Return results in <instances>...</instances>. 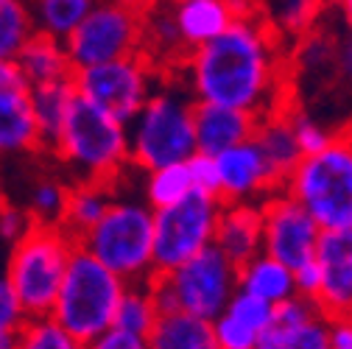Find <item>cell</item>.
Segmentation results:
<instances>
[{
  "instance_id": "obj_29",
  "label": "cell",
  "mask_w": 352,
  "mask_h": 349,
  "mask_svg": "<svg viewBox=\"0 0 352 349\" xmlns=\"http://www.w3.org/2000/svg\"><path fill=\"white\" fill-rule=\"evenodd\" d=\"M157 316H160V311L154 304V296H151L148 285L146 282L126 285L118 308H115L112 327H120L126 333H138V335H148L154 322H157Z\"/></svg>"
},
{
  "instance_id": "obj_41",
  "label": "cell",
  "mask_w": 352,
  "mask_h": 349,
  "mask_svg": "<svg viewBox=\"0 0 352 349\" xmlns=\"http://www.w3.org/2000/svg\"><path fill=\"white\" fill-rule=\"evenodd\" d=\"M17 87H28L17 62L14 59H0V90H17Z\"/></svg>"
},
{
  "instance_id": "obj_43",
  "label": "cell",
  "mask_w": 352,
  "mask_h": 349,
  "mask_svg": "<svg viewBox=\"0 0 352 349\" xmlns=\"http://www.w3.org/2000/svg\"><path fill=\"white\" fill-rule=\"evenodd\" d=\"M0 349H14V333H0Z\"/></svg>"
},
{
  "instance_id": "obj_24",
  "label": "cell",
  "mask_w": 352,
  "mask_h": 349,
  "mask_svg": "<svg viewBox=\"0 0 352 349\" xmlns=\"http://www.w3.org/2000/svg\"><path fill=\"white\" fill-rule=\"evenodd\" d=\"M252 140L257 143V148L263 151V157L269 159V165L277 170L280 179L288 177L291 168L302 157L299 148H296L294 132H291V106H283V109L260 115L257 123H254Z\"/></svg>"
},
{
  "instance_id": "obj_21",
  "label": "cell",
  "mask_w": 352,
  "mask_h": 349,
  "mask_svg": "<svg viewBox=\"0 0 352 349\" xmlns=\"http://www.w3.org/2000/svg\"><path fill=\"white\" fill-rule=\"evenodd\" d=\"M140 54L148 56L157 67H179L182 59L188 56L179 31H176V20L168 3L154 0L143 9V42H140Z\"/></svg>"
},
{
  "instance_id": "obj_5",
  "label": "cell",
  "mask_w": 352,
  "mask_h": 349,
  "mask_svg": "<svg viewBox=\"0 0 352 349\" xmlns=\"http://www.w3.org/2000/svg\"><path fill=\"white\" fill-rule=\"evenodd\" d=\"M123 288L118 274L76 243L48 316L87 344L112 327Z\"/></svg>"
},
{
  "instance_id": "obj_26",
  "label": "cell",
  "mask_w": 352,
  "mask_h": 349,
  "mask_svg": "<svg viewBox=\"0 0 352 349\" xmlns=\"http://www.w3.org/2000/svg\"><path fill=\"white\" fill-rule=\"evenodd\" d=\"M115 199V188L98 185V182H73L67 188V201L59 227L78 243L84 232H90L96 221L104 215L109 201Z\"/></svg>"
},
{
  "instance_id": "obj_23",
  "label": "cell",
  "mask_w": 352,
  "mask_h": 349,
  "mask_svg": "<svg viewBox=\"0 0 352 349\" xmlns=\"http://www.w3.org/2000/svg\"><path fill=\"white\" fill-rule=\"evenodd\" d=\"M28 101H31V112L42 137V151H48L56 140V135L62 132V126L70 115V106L76 101V90H73V78H56V81H45V84H31L28 87Z\"/></svg>"
},
{
  "instance_id": "obj_14",
  "label": "cell",
  "mask_w": 352,
  "mask_h": 349,
  "mask_svg": "<svg viewBox=\"0 0 352 349\" xmlns=\"http://www.w3.org/2000/svg\"><path fill=\"white\" fill-rule=\"evenodd\" d=\"M314 260L319 266L316 308L327 316H349L352 308V229H322Z\"/></svg>"
},
{
  "instance_id": "obj_18",
  "label": "cell",
  "mask_w": 352,
  "mask_h": 349,
  "mask_svg": "<svg viewBox=\"0 0 352 349\" xmlns=\"http://www.w3.org/2000/svg\"><path fill=\"white\" fill-rule=\"evenodd\" d=\"M42 137L31 112L28 87L0 90V157L39 154Z\"/></svg>"
},
{
  "instance_id": "obj_37",
  "label": "cell",
  "mask_w": 352,
  "mask_h": 349,
  "mask_svg": "<svg viewBox=\"0 0 352 349\" xmlns=\"http://www.w3.org/2000/svg\"><path fill=\"white\" fill-rule=\"evenodd\" d=\"M25 322V313L20 308V302L6 282V277L0 274V333H17Z\"/></svg>"
},
{
  "instance_id": "obj_32",
  "label": "cell",
  "mask_w": 352,
  "mask_h": 349,
  "mask_svg": "<svg viewBox=\"0 0 352 349\" xmlns=\"http://www.w3.org/2000/svg\"><path fill=\"white\" fill-rule=\"evenodd\" d=\"M31 34L34 17L28 0H0V59H14Z\"/></svg>"
},
{
  "instance_id": "obj_42",
  "label": "cell",
  "mask_w": 352,
  "mask_h": 349,
  "mask_svg": "<svg viewBox=\"0 0 352 349\" xmlns=\"http://www.w3.org/2000/svg\"><path fill=\"white\" fill-rule=\"evenodd\" d=\"M227 6L232 12V20H252L257 14V0H227Z\"/></svg>"
},
{
  "instance_id": "obj_38",
  "label": "cell",
  "mask_w": 352,
  "mask_h": 349,
  "mask_svg": "<svg viewBox=\"0 0 352 349\" xmlns=\"http://www.w3.org/2000/svg\"><path fill=\"white\" fill-rule=\"evenodd\" d=\"M87 349H148L146 335L138 333H126L120 327H109L93 341H87Z\"/></svg>"
},
{
  "instance_id": "obj_36",
  "label": "cell",
  "mask_w": 352,
  "mask_h": 349,
  "mask_svg": "<svg viewBox=\"0 0 352 349\" xmlns=\"http://www.w3.org/2000/svg\"><path fill=\"white\" fill-rule=\"evenodd\" d=\"M34 227V218L17 201H0V240L6 246L17 243Z\"/></svg>"
},
{
  "instance_id": "obj_3",
  "label": "cell",
  "mask_w": 352,
  "mask_h": 349,
  "mask_svg": "<svg viewBox=\"0 0 352 349\" xmlns=\"http://www.w3.org/2000/svg\"><path fill=\"white\" fill-rule=\"evenodd\" d=\"M280 188L311 212L322 229H352V146L346 128L327 148L299 157Z\"/></svg>"
},
{
  "instance_id": "obj_9",
  "label": "cell",
  "mask_w": 352,
  "mask_h": 349,
  "mask_svg": "<svg viewBox=\"0 0 352 349\" xmlns=\"http://www.w3.org/2000/svg\"><path fill=\"white\" fill-rule=\"evenodd\" d=\"M70 78L78 98L104 109L120 123H129L160 87V67L143 54H131L101 65L78 67Z\"/></svg>"
},
{
  "instance_id": "obj_15",
  "label": "cell",
  "mask_w": 352,
  "mask_h": 349,
  "mask_svg": "<svg viewBox=\"0 0 352 349\" xmlns=\"http://www.w3.org/2000/svg\"><path fill=\"white\" fill-rule=\"evenodd\" d=\"M272 311L274 304L235 288L224 311L210 322L218 349H257V338L269 327Z\"/></svg>"
},
{
  "instance_id": "obj_35",
  "label": "cell",
  "mask_w": 352,
  "mask_h": 349,
  "mask_svg": "<svg viewBox=\"0 0 352 349\" xmlns=\"http://www.w3.org/2000/svg\"><path fill=\"white\" fill-rule=\"evenodd\" d=\"M185 165H188V173H190L193 190L218 199V165H215V157L201 154V151H193L185 159Z\"/></svg>"
},
{
  "instance_id": "obj_19",
  "label": "cell",
  "mask_w": 352,
  "mask_h": 349,
  "mask_svg": "<svg viewBox=\"0 0 352 349\" xmlns=\"http://www.w3.org/2000/svg\"><path fill=\"white\" fill-rule=\"evenodd\" d=\"M235 285H238V291L252 293L269 304H280V302L296 296L294 271L266 251H257L254 257L243 260L235 271Z\"/></svg>"
},
{
  "instance_id": "obj_12",
  "label": "cell",
  "mask_w": 352,
  "mask_h": 349,
  "mask_svg": "<svg viewBox=\"0 0 352 349\" xmlns=\"http://www.w3.org/2000/svg\"><path fill=\"white\" fill-rule=\"evenodd\" d=\"M260 221H263L260 251L272 254L288 269L302 266L305 260H314L322 227L283 188L260 201Z\"/></svg>"
},
{
  "instance_id": "obj_30",
  "label": "cell",
  "mask_w": 352,
  "mask_h": 349,
  "mask_svg": "<svg viewBox=\"0 0 352 349\" xmlns=\"http://www.w3.org/2000/svg\"><path fill=\"white\" fill-rule=\"evenodd\" d=\"M67 188H70V182H65L59 177H51V173H45V177H39L28 185L23 207L34 218V224H59L62 221Z\"/></svg>"
},
{
  "instance_id": "obj_27",
  "label": "cell",
  "mask_w": 352,
  "mask_h": 349,
  "mask_svg": "<svg viewBox=\"0 0 352 349\" xmlns=\"http://www.w3.org/2000/svg\"><path fill=\"white\" fill-rule=\"evenodd\" d=\"M34 31L56 39H67L73 28L96 6V0H28Z\"/></svg>"
},
{
  "instance_id": "obj_20",
  "label": "cell",
  "mask_w": 352,
  "mask_h": 349,
  "mask_svg": "<svg viewBox=\"0 0 352 349\" xmlns=\"http://www.w3.org/2000/svg\"><path fill=\"white\" fill-rule=\"evenodd\" d=\"M25 84H45V81H56V78H70L73 76V62L67 56L65 39L48 36L42 31H34L23 48L14 56Z\"/></svg>"
},
{
  "instance_id": "obj_1",
  "label": "cell",
  "mask_w": 352,
  "mask_h": 349,
  "mask_svg": "<svg viewBox=\"0 0 352 349\" xmlns=\"http://www.w3.org/2000/svg\"><path fill=\"white\" fill-rule=\"evenodd\" d=\"M179 67L193 101L246 109L257 117L288 106L277 28L260 17L232 20L218 36L188 51Z\"/></svg>"
},
{
  "instance_id": "obj_31",
  "label": "cell",
  "mask_w": 352,
  "mask_h": 349,
  "mask_svg": "<svg viewBox=\"0 0 352 349\" xmlns=\"http://www.w3.org/2000/svg\"><path fill=\"white\" fill-rule=\"evenodd\" d=\"M14 349H87V344L56 324L51 316H36L25 319L14 333Z\"/></svg>"
},
{
  "instance_id": "obj_17",
  "label": "cell",
  "mask_w": 352,
  "mask_h": 349,
  "mask_svg": "<svg viewBox=\"0 0 352 349\" xmlns=\"http://www.w3.org/2000/svg\"><path fill=\"white\" fill-rule=\"evenodd\" d=\"M263 243V221L260 204L254 201H221L215 218L212 246L227 254L235 266L254 257Z\"/></svg>"
},
{
  "instance_id": "obj_4",
  "label": "cell",
  "mask_w": 352,
  "mask_h": 349,
  "mask_svg": "<svg viewBox=\"0 0 352 349\" xmlns=\"http://www.w3.org/2000/svg\"><path fill=\"white\" fill-rule=\"evenodd\" d=\"M73 249L76 240L59 224H34L9 246L3 277L12 285L25 319L51 313Z\"/></svg>"
},
{
  "instance_id": "obj_22",
  "label": "cell",
  "mask_w": 352,
  "mask_h": 349,
  "mask_svg": "<svg viewBox=\"0 0 352 349\" xmlns=\"http://www.w3.org/2000/svg\"><path fill=\"white\" fill-rule=\"evenodd\" d=\"M170 12L185 51L204 45L232 23L227 0H185V3L170 6Z\"/></svg>"
},
{
  "instance_id": "obj_13",
  "label": "cell",
  "mask_w": 352,
  "mask_h": 349,
  "mask_svg": "<svg viewBox=\"0 0 352 349\" xmlns=\"http://www.w3.org/2000/svg\"><path fill=\"white\" fill-rule=\"evenodd\" d=\"M215 165H218V199L221 201L260 204L283 185L277 170L269 165V159L263 157V151L252 137L215 154Z\"/></svg>"
},
{
  "instance_id": "obj_44",
  "label": "cell",
  "mask_w": 352,
  "mask_h": 349,
  "mask_svg": "<svg viewBox=\"0 0 352 349\" xmlns=\"http://www.w3.org/2000/svg\"><path fill=\"white\" fill-rule=\"evenodd\" d=\"M129 3H135V6H140V9H146L148 3H154V0H129Z\"/></svg>"
},
{
  "instance_id": "obj_40",
  "label": "cell",
  "mask_w": 352,
  "mask_h": 349,
  "mask_svg": "<svg viewBox=\"0 0 352 349\" xmlns=\"http://www.w3.org/2000/svg\"><path fill=\"white\" fill-rule=\"evenodd\" d=\"M327 349H352V324H349V316L327 319Z\"/></svg>"
},
{
  "instance_id": "obj_8",
  "label": "cell",
  "mask_w": 352,
  "mask_h": 349,
  "mask_svg": "<svg viewBox=\"0 0 352 349\" xmlns=\"http://www.w3.org/2000/svg\"><path fill=\"white\" fill-rule=\"evenodd\" d=\"M235 271L238 266L227 254H221L215 246H207L176 269L154 274L146 285L154 296L160 316L182 311L204 322H212L238 288Z\"/></svg>"
},
{
  "instance_id": "obj_7",
  "label": "cell",
  "mask_w": 352,
  "mask_h": 349,
  "mask_svg": "<svg viewBox=\"0 0 352 349\" xmlns=\"http://www.w3.org/2000/svg\"><path fill=\"white\" fill-rule=\"evenodd\" d=\"M129 165L151 170L185 162L196 151L193 140V101L173 87H157L140 112L126 123Z\"/></svg>"
},
{
  "instance_id": "obj_2",
  "label": "cell",
  "mask_w": 352,
  "mask_h": 349,
  "mask_svg": "<svg viewBox=\"0 0 352 349\" xmlns=\"http://www.w3.org/2000/svg\"><path fill=\"white\" fill-rule=\"evenodd\" d=\"M48 151L67 168L73 182H98L115 188L126 168H131L126 123L78 95Z\"/></svg>"
},
{
  "instance_id": "obj_28",
  "label": "cell",
  "mask_w": 352,
  "mask_h": 349,
  "mask_svg": "<svg viewBox=\"0 0 352 349\" xmlns=\"http://www.w3.org/2000/svg\"><path fill=\"white\" fill-rule=\"evenodd\" d=\"M190 193H193V185H190V173H188L185 162H173V165H162V168L146 170L143 201L151 210L170 207V204L182 201Z\"/></svg>"
},
{
  "instance_id": "obj_16",
  "label": "cell",
  "mask_w": 352,
  "mask_h": 349,
  "mask_svg": "<svg viewBox=\"0 0 352 349\" xmlns=\"http://www.w3.org/2000/svg\"><path fill=\"white\" fill-rule=\"evenodd\" d=\"M254 123L257 115L246 109L193 101V140H196V151L201 154L215 157L235 143L249 140L254 132Z\"/></svg>"
},
{
  "instance_id": "obj_25",
  "label": "cell",
  "mask_w": 352,
  "mask_h": 349,
  "mask_svg": "<svg viewBox=\"0 0 352 349\" xmlns=\"http://www.w3.org/2000/svg\"><path fill=\"white\" fill-rule=\"evenodd\" d=\"M148 349H218L212 324L190 313H162L146 335Z\"/></svg>"
},
{
  "instance_id": "obj_33",
  "label": "cell",
  "mask_w": 352,
  "mask_h": 349,
  "mask_svg": "<svg viewBox=\"0 0 352 349\" xmlns=\"http://www.w3.org/2000/svg\"><path fill=\"white\" fill-rule=\"evenodd\" d=\"M324 12V0H280L274 23L283 34H311Z\"/></svg>"
},
{
  "instance_id": "obj_10",
  "label": "cell",
  "mask_w": 352,
  "mask_h": 349,
  "mask_svg": "<svg viewBox=\"0 0 352 349\" xmlns=\"http://www.w3.org/2000/svg\"><path fill=\"white\" fill-rule=\"evenodd\" d=\"M143 9L129 0H96V6L65 39L73 70L140 54Z\"/></svg>"
},
{
  "instance_id": "obj_34",
  "label": "cell",
  "mask_w": 352,
  "mask_h": 349,
  "mask_svg": "<svg viewBox=\"0 0 352 349\" xmlns=\"http://www.w3.org/2000/svg\"><path fill=\"white\" fill-rule=\"evenodd\" d=\"M291 132H294V140L302 157L316 154L336 140L333 128H327L322 120H314L311 115H302V112H291Z\"/></svg>"
},
{
  "instance_id": "obj_6",
  "label": "cell",
  "mask_w": 352,
  "mask_h": 349,
  "mask_svg": "<svg viewBox=\"0 0 352 349\" xmlns=\"http://www.w3.org/2000/svg\"><path fill=\"white\" fill-rule=\"evenodd\" d=\"M151 238L154 210L138 199H112L96 227L81 235L78 246L101 260L126 285H138L154 277Z\"/></svg>"
},
{
  "instance_id": "obj_11",
  "label": "cell",
  "mask_w": 352,
  "mask_h": 349,
  "mask_svg": "<svg viewBox=\"0 0 352 349\" xmlns=\"http://www.w3.org/2000/svg\"><path fill=\"white\" fill-rule=\"evenodd\" d=\"M221 199L190 193L170 207L154 210V238H151V260L154 274H165L185 263L188 257L212 246L215 218Z\"/></svg>"
},
{
  "instance_id": "obj_45",
  "label": "cell",
  "mask_w": 352,
  "mask_h": 349,
  "mask_svg": "<svg viewBox=\"0 0 352 349\" xmlns=\"http://www.w3.org/2000/svg\"><path fill=\"white\" fill-rule=\"evenodd\" d=\"M162 3H168V6H176V3H185V0H162Z\"/></svg>"
},
{
  "instance_id": "obj_39",
  "label": "cell",
  "mask_w": 352,
  "mask_h": 349,
  "mask_svg": "<svg viewBox=\"0 0 352 349\" xmlns=\"http://www.w3.org/2000/svg\"><path fill=\"white\" fill-rule=\"evenodd\" d=\"M294 271V288H296V296H305V299H316V291H319V266L316 260H305L302 266L291 269Z\"/></svg>"
}]
</instances>
